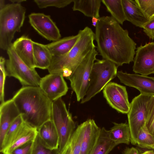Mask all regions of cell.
I'll use <instances>...</instances> for the list:
<instances>
[{
  "label": "cell",
  "mask_w": 154,
  "mask_h": 154,
  "mask_svg": "<svg viewBox=\"0 0 154 154\" xmlns=\"http://www.w3.org/2000/svg\"><path fill=\"white\" fill-rule=\"evenodd\" d=\"M95 40L97 51L103 59L107 60L118 67L133 61L136 44L111 16L99 18L95 27Z\"/></svg>",
  "instance_id": "6da1fadb"
},
{
  "label": "cell",
  "mask_w": 154,
  "mask_h": 154,
  "mask_svg": "<svg viewBox=\"0 0 154 154\" xmlns=\"http://www.w3.org/2000/svg\"><path fill=\"white\" fill-rule=\"evenodd\" d=\"M14 101L23 122L37 129L51 119L52 101L39 86H23Z\"/></svg>",
  "instance_id": "7a4b0ae2"
},
{
  "label": "cell",
  "mask_w": 154,
  "mask_h": 154,
  "mask_svg": "<svg viewBox=\"0 0 154 154\" xmlns=\"http://www.w3.org/2000/svg\"><path fill=\"white\" fill-rule=\"evenodd\" d=\"M80 36L76 44L68 53L53 56L48 70L50 74L62 75L69 79L87 55L96 48L94 41L95 33L88 26L78 32Z\"/></svg>",
  "instance_id": "3957f363"
},
{
  "label": "cell",
  "mask_w": 154,
  "mask_h": 154,
  "mask_svg": "<svg viewBox=\"0 0 154 154\" xmlns=\"http://www.w3.org/2000/svg\"><path fill=\"white\" fill-rule=\"evenodd\" d=\"M26 9L21 4L6 5L0 10V48L7 51L12 45L15 33L20 32L25 19Z\"/></svg>",
  "instance_id": "277c9868"
},
{
  "label": "cell",
  "mask_w": 154,
  "mask_h": 154,
  "mask_svg": "<svg viewBox=\"0 0 154 154\" xmlns=\"http://www.w3.org/2000/svg\"><path fill=\"white\" fill-rule=\"evenodd\" d=\"M118 67L107 60H97L92 68L88 89L81 103L89 101L103 89L116 76Z\"/></svg>",
  "instance_id": "5b68a950"
},
{
  "label": "cell",
  "mask_w": 154,
  "mask_h": 154,
  "mask_svg": "<svg viewBox=\"0 0 154 154\" xmlns=\"http://www.w3.org/2000/svg\"><path fill=\"white\" fill-rule=\"evenodd\" d=\"M51 119L59 137V150L62 152L73 133L75 125L61 97L52 101Z\"/></svg>",
  "instance_id": "8992f818"
},
{
  "label": "cell",
  "mask_w": 154,
  "mask_h": 154,
  "mask_svg": "<svg viewBox=\"0 0 154 154\" xmlns=\"http://www.w3.org/2000/svg\"><path fill=\"white\" fill-rule=\"evenodd\" d=\"M7 51L9 57L5 63L7 76L17 79L23 86H39L41 78L35 69L28 67L11 46Z\"/></svg>",
  "instance_id": "52a82bcc"
},
{
  "label": "cell",
  "mask_w": 154,
  "mask_h": 154,
  "mask_svg": "<svg viewBox=\"0 0 154 154\" xmlns=\"http://www.w3.org/2000/svg\"><path fill=\"white\" fill-rule=\"evenodd\" d=\"M98 52L96 48L90 52L77 66L69 78L71 87L78 101L85 96L88 89L92 68Z\"/></svg>",
  "instance_id": "ba28073f"
},
{
  "label": "cell",
  "mask_w": 154,
  "mask_h": 154,
  "mask_svg": "<svg viewBox=\"0 0 154 154\" xmlns=\"http://www.w3.org/2000/svg\"><path fill=\"white\" fill-rule=\"evenodd\" d=\"M151 97L140 94L135 97L130 103L127 116L131 134V143L132 145L137 144V134L140 128L145 125L147 105Z\"/></svg>",
  "instance_id": "9c48e42d"
},
{
  "label": "cell",
  "mask_w": 154,
  "mask_h": 154,
  "mask_svg": "<svg viewBox=\"0 0 154 154\" xmlns=\"http://www.w3.org/2000/svg\"><path fill=\"white\" fill-rule=\"evenodd\" d=\"M103 94L111 107L119 112L127 114L130 103L125 87L114 82H109L103 89Z\"/></svg>",
  "instance_id": "30bf717a"
},
{
  "label": "cell",
  "mask_w": 154,
  "mask_h": 154,
  "mask_svg": "<svg viewBox=\"0 0 154 154\" xmlns=\"http://www.w3.org/2000/svg\"><path fill=\"white\" fill-rule=\"evenodd\" d=\"M28 17L30 25L43 38L53 42L60 38V30L50 15L33 13L29 15Z\"/></svg>",
  "instance_id": "8fae6325"
},
{
  "label": "cell",
  "mask_w": 154,
  "mask_h": 154,
  "mask_svg": "<svg viewBox=\"0 0 154 154\" xmlns=\"http://www.w3.org/2000/svg\"><path fill=\"white\" fill-rule=\"evenodd\" d=\"M133 61L135 73L145 76L154 74V42L138 47Z\"/></svg>",
  "instance_id": "7c38bea8"
},
{
  "label": "cell",
  "mask_w": 154,
  "mask_h": 154,
  "mask_svg": "<svg viewBox=\"0 0 154 154\" xmlns=\"http://www.w3.org/2000/svg\"><path fill=\"white\" fill-rule=\"evenodd\" d=\"M61 74H49L41 78L39 87L52 101L65 95L68 87Z\"/></svg>",
  "instance_id": "4fadbf2b"
},
{
  "label": "cell",
  "mask_w": 154,
  "mask_h": 154,
  "mask_svg": "<svg viewBox=\"0 0 154 154\" xmlns=\"http://www.w3.org/2000/svg\"><path fill=\"white\" fill-rule=\"evenodd\" d=\"M116 76L125 85L137 89L140 94L154 96V77L117 72Z\"/></svg>",
  "instance_id": "5bb4252c"
},
{
  "label": "cell",
  "mask_w": 154,
  "mask_h": 154,
  "mask_svg": "<svg viewBox=\"0 0 154 154\" xmlns=\"http://www.w3.org/2000/svg\"><path fill=\"white\" fill-rule=\"evenodd\" d=\"M20 115L12 99L0 104V146L2 145L5 134L14 119Z\"/></svg>",
  "instance_id": "9a60e30c"
},
{
  "label": "cell",
  "mask_w": 154,
  "mask_h": 154,
  "mask_svg": "<svg viewBox=\"0 0 154 154\" xmlns=\"http://www.w3.org/2000/svg\"><path fill=\"white\" fill-rule=\"evenodd\" d=\"M37 134L36 128L24 122L9 144L1 152L3 154H11L17 148L33 141Z\"/></svg>",
  "instance_id": "2e32d148"
},
{
  "label": "cell",
  "mask_w": 154,
  "mask_h": 154,
  "mask_svg": "<svg viewBox=\"0 0 154 154\" xmlns=\"http://www.w3.org/2000/svg\"><path fill=\"white\" fill-rule=\"evenodd\" d=\"M83 123L84 131L80 154H90L97 142L101 128L93 119H88Z\"/></svg>",
  "instance_id": "e0dca14e"
},
{
  "label": "cell",
  "mask_w": 154,
  "mask_h": 154,
  "mask_svg": "<svg viewBox=\"0 0 154 154\" xmlns=\"http://www.w3.org/2000/svg\"><path fill=\"white\" fill-rule=\"evenodd\" d=\"M33 41L23 35L17 39L11 46L20 58L30 68L35 69Z\"/></svg>",
  "instance_id": "ac0fdd59"
},
{
  "label": "cell",
  "mask_w": 154,
  "mask_h": 154,
  "mask_svg": "<svg viewBox=\"0 0 154 154\" xmlns=\"http://www.w3.org/2000/svg\"><path fill=\"white\" fill-rule=\"evenodd\" d=\"M37 130L41 140L46 147L51 149H59V135L51 119L44 123Z\"/></svg>",
  "instance_id": "d6986e66"
},
{
  "label": "cell",
  "mask_w": 154,
  "mask_h": 154,
  "mask_svg": "<svg viewBox=\"0 0 154 154\" xmlns=\"http://www.w3.org/2000/svg\"><path fill=\"white\" fill-rule=\"evenodd\" d=\"M126 20L137 27L142 28L149 21L135 0H122Z\"/></svg>",
  "instance_id": "ffe728a7"
},
{
  "label": "cell",
  "mask_w": 154,
  "mask_h": 154,
  "mask_svg": "<svg viewBox=\"0 0 154 154\" xmlns=\"http://www.w3.org/2000/svg\"><path fill=\"white\" fill-rule=\"evenodd\" d=\"M79 36L78 32L75 35L66 37L45 45L52 57L62 55L69 52L72 48Z\"/></svg>",
  "instance_id": "44dd1931"
},
{
  "label": "cell",
  "mask_w": 154,
  "mask_h": 154,
  "mask_svg": "<svg viewBox=\"0 0 154 154\" xmlns=\"http://www.w3.org/2000/svg\"><path fill=\"white\" fill-rule=\"evenodd\" d=\"M101 0H73V11H78L85 16L99 18Z\"/></svg>",
  "instance_id": "7402d4cb"
},
{
  "label": "cell",
  "mask_w": 154,
  "mask_h": 154,
  "mask_svg": "<svg viewBox=\"0 0 154 154\" xmlns=\"http://www.w3.org/2000/svg\"><path fill=\"white\" fill-rule=\"evenodd\" d=\"M34 57L35 68L48 69L52 58V56L46 46L33 41Z\"/></svg>",
  "instance_id": "603a6c76"
},
{
  "label": "cell",
  "mask_w": 154,
  "mask_h": 154,
  "mask_svg": "<svg viewBox=\"0 0 154 154\" xmlns=\"http://www.w3.org/2000/svg\"><path fill=\"white\" fill-rule=\"evenodd\" d=\"M113 126L109 131L110 138L117 145L124 143L127 145L131 142V134L128 123L113 122Z\"/></svg>",
  "instance_id": "cb8c5ba5"
},
{
  "label": "cell",
  "mask_w": 154,
  "mask_h": 154,
  "mask_svg": "<svg viewBox=\"0 0 154 154\" xmlns=\"http://www.w3.org/2000/svg\"><path fill=\"white\" fill-rule=\"evenodd\" d=\"M117 144L110 138L109 131L101 128L97 142L90 154H109Z\"/></svg>",
  "instance_id": "d4e9b609"
},
{
  "label": "cell",
  "mask_w": 154,
  "mask_h": 154,
  "mask_svg": "<svg viewBox=\"0 0 154 154\" xmlns=\"http://www.w3.org/2000/svg\"><path fill=\"white\" fill-rule=\"evenodd\" d=\"M84 131V125L82 123L75 129L67 145L60 154H80Z\"/></svg>",
  "instance_id": "484cf974"
},
{
  "label": "cell",
  "mask_w": 154,
  "mask_h": 154,
  "mask_svg": "<svg viewBox=\"0 0 154 154\" xmlns=\"http://www.w3.org/2000/svg\"><path fill=\"white\" fill-rule=\"evenodd\" d=\"M107 11L119 23L123 24L126 20L122 0H102Z\"/></svg>",
  "instance_id": "4316f807"
},
{
  "label": "cell",
  "mask_w": 154,
  "mask_h": 154,
  "mask_svg": "<svg viewBox=\"0 0 154 154\" xmlns=\"http://www.w3.org/2000/svg\"><path fill=\"white\" fill-rule=\"evenodd\" d=\"M137 144L140 147L154 149V138L145 125L140 129L136 138Z\"/></svg>",
  "instance_id": "83f0119b"
},
{
  "label": "cell",
  "mask_w": 154,
  "mask_h": 154,
  "mask_svg": "<svg viewBox=\"0 0 154 154\" xmlns=\"http://www.w3.org/2000/svg\"><path fill=\"white\" fill-rule=\"evenodd\" d=\"M23 122L20 115L13 121L5 134L2 145L0 146L1 152L8 146Z\"/></svg>",
  "instance_id": "f1b7e54d"
},
{
  "label": "cell",
  "mask_w": 154,
  "mask_h": 154,
  "mask_svg": "<svg viewBox=\"0 0 154 154\" xmlns=\"http://www.w3.org/2000/svg\"><path fill=\"white\" fill-rule=\"evenodd\" d=\"M145 125L154 138V96H151L147 104Z\"/></svg>",
  "instance_id": "f546056e"
},
{
  "label": "cell",
  "mask_w": 154,
  "mask_h": 154,
  "mask_svg": "<svg viewBox=\"0 0 154 154\" xmlns=\"http://www.w3.org/2000/svg\"><path fill=\"white\" fill-rule=\"evenodd\" d=\"M31 154H60L59 149H51L42 143L37 134L33 142Z\"/></svg>",
  "instance_id": "4dcf8cb0"
},
{
  "label": "cell",
  "mask_w": 154,
  "mask_h": 154,
  "mask_svg": "<svg viewBox=\"0 0 154 154\" xmlns=\"http://www.w3.org/2000/svg\"><path fill=\"white\" fill-rule=\"evenodd\" d=\"M148 21L154 19V0H135Z\"/></svg>",
  "instance_id": "1f68e13d"
},
{
  "label": "cell",
  "mask_w": 154,
  "mask_h": 154,
  "mask_svg": "<svg viewBox=\"0 0 154 154\" xmlns=\"http://www.w3.org/2000/svg\"><path fill=\"white\" fill-rule=\"evenodd\" d=\"M34 2L40 8L50 6L62 8L73 2V0H35Z\"/></svg>",
  "instance_id": "d6a6232c"
},
{
  "label": "cell",
  "mask_w": 154,
  "mask_h": 154,
  "mask_svg": "<svg viewBox=\"0 0 154 154\" xmlns=\"http://www.w3.org/2000/svg\"><path fill=\"white\" fill-rule=\"evenodd\" d=\"M6 60L2 56L0 57V101L1 104L4 103V88L6 77L7 76L5 65Z\"/></svg>",
  "instance_id": "836d02e7"
},
{
  "label": "cell",
  "mask_w": 154,
  "mask_h": 154,
  "mask_svg": "<svg viewBox=\"0 0 154 154\" xmlns=\"http://www.w3.org/2000/svg\"><path fill=\"white\" fill-rule=\"evenodd\" d=\"M33 141L29 142L17 148L11 154H31Z\"/></svg>",
  "instance_id": "e575fe53"
},
{
  "label": "cell",
  "mask_w": 154,
  "mask_h": 154,
  "mask_svg": "<svg viewBox=\"0 0 154 154\" xmlns=\"http://www.w3.org/2000/svg\"><path fill=\"white\" fill-rule=\"evenodd\" d=\"M143 32L150 39H154V19L149 21L143 26Z\"/></svg>",
  "instance_id": "d590c367"
},
{
  "label": "cell",
  "mask_w": 154,
  "mask_h": 154,
  "mask_svg": "<svg viewBox=\"0 0 154 154\" xmlns=\"http://www.w3.org/2000/svg\"><path fill=\"white\" fill-rule=\"evenodd\" d=\"M123 154H140L139 150L137 148L131 147H126L123 151Z\"/></svg>",
  "instance_id": "8d00e7d4"
},
{
  "label": "cell",
  "mask_w": 154,
  "mask_h": 154,
  "mask_svg": "<svg viewBox=\"0 0 154 154\" xmlns=\"http://www.w3.org/2000/svg\"><path fill=\"white\" fill-rule=\"evenodd\" d=\"M99 18H97L96 17H93L92 18L91 21L92 25L94 27H96L97 22L98 21Z\"/></svg>",
  "instance_id": "74e56055"
},
{
  "label": "cell",
  "mask_w": 154,
  "mask_h": 154,
  "mask_svg": "<svg viewBox=\"0 0 154 154\" xmlns=\"http://www.w3.org/2000/svg\"><path fill=\"white\" fill-rule=\"evenodd\" d=\"M12 3H19L21 4V3L22 2L26 1V0H10Z\"/></svg>",
  "instance_id": "f35d334b"
},
{
  "label": "cell",
  "mask_w": 154,
  "mask_h": 154,
  "mask_svg": "<svg viewBox=\"0 0 154 154\" xmlns=\"http://www.w3.org/2000/svg\"><path fill=\"white\" fill-rule=\"evenodd\" d=\"M5 1L4 0H0V10L3 8L5 6Z\"/></svg>",
  "instance_id": "ab89813d"
},
{
  "label": "cell",
  "mask_w": 154,
  "mask_h": 154,
  "mask_svg": "<svg viewBox=\"0 0 154 154\" xmlns=\"http://www.w3.org/2000/svg\"><path fill=\"white\" fill-rule=\"evenodd\" d=\"M146 151L149 154H154V151L153 150H147Z\"/></svg>",
  "instance_id": "60d3db41"
},
{
  "label": "cell",
  "mask_w": 154,
  "mask_h": 154,
  "mask_svg": "<svg viewBox=\"0 0 154 154\" xmlns=\"http://www.w3.org/2000/svg\"><path fill=\"white\" fill-rule=\"evenodd\" d=\"M141 154H149L148 153V152L146 151L144 152H143V153H142Z\"/></svg>",
  "instance_id": "b9f144b4"
},
{
  "label": "cell",
  "mask_w": 154,
  "mask_h": 154,
  "mask_svg": "<svg viewBox=\"0 0 154 154\" xmlns=\"http://www.w3.org/2000/svg\"></svg>",
  "instance_id": "7bdbcfd3"
}]
</instances>
